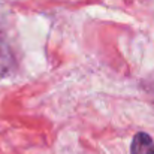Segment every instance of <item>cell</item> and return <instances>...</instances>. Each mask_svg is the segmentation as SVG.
I'll list each match as a JSON object with an SVG mask.
<instances>
[{
    "label": "cell",
    "mask_w": 154,
    "mask_h": 154,
    "mask_svg": "<svg viewBox=\"0 0 154 154\" xmlns=\"http://www.w3.org/2000/svg\"><path fill=\"white\" fill-rule=\"evenodd\" d=\"M130 154H154L153 138L145 132L136 133L130 145Z\"/></svg>",
    "instance_id": "cell-1"
},
{
    "label": "cell",
    "mask_w": 154,
    "mask_h": 154,
    "mask_svg": "<svg viewBox=\"0 0 154 154\" xmlns=\"http://www.w3.org/2000/svg\"><path fill=\"white\" fill-rule=\"evenodd\" d=\"M12 67V54L9 47L0 39V76H3L6 72H9Z\"/></svg>",
    "instance_id": "cell-2"
}]
</instances>
